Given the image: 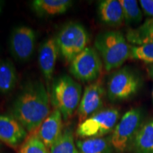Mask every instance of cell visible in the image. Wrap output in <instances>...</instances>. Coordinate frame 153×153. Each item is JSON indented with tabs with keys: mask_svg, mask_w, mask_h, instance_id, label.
Listing matches in <instances>:
<instances>
[{
	"mask_svg": "<svg viewBox=\"0 0 153 153\" xmlns=\"http://www.w3.org/2000/svg\"><path fill=\"white\" fill-rule=\"evenodd\" d=\"M140 86L139 76L128 68L114 72L107 82V96L111 101L117 102L131 98Z\"/></svg>",
	"mask_w": 153,
	"mask_h": 153,
	"instance_id": "obj_6",
	"label": "cell"
},
{
	"mask_svg": "<svg viewBox=\"0 0 153 153\" xmlns=\"http://www.w3.org/2000/svg\"><path fill=\"white\" fill-rule=\"evenodd\" d=\"M131 58L153 64V43L141 45H131Z\"/></svg>",
	"mask_w": 153,
	"mask_h": 153,
	"instance_id": "obj_23",
	"label": "cell"
},
{
	"mask_svg": "<svg viewBox=\"0 0 153 153\" xmlns=\"http://www.w3.org/2000/svg\"><path fill=\"white\" fill-rule=\"evenodd\" d=\"M142 111L133 108L122 116L116 126L110 138L113 148L118 153H123L135 138L141 127Z\"/></svg>",
	"mask_w": 153,
	"mask_h": 153,
	"instance_id": "obj_7",
	"label": "cell"
},
{
	"mask_svg": "<svg viewBox=\"0 0 153 153\" xmlns=\"http://www.w3.org/2000/svg\"><path fill=\"white\" fill-rule=\"evenodd\" d=\"M60 51L55 37L47 38L40 46L38 65L45 81L48 92H50L52 85L53 72Z\"/></svg>",
	"mask_w": 153,
	"mask_h": 153,
	"instance_id": "obj_11",
	"label": "cell"
},
{
	"mask_svg": "<svg viewBox=\"0 0 153 153\" xmlns=\"http://www.w3.org/2000/svg\"><path fill=\"white\" fill-rule=\"evenodd\" d=\"M73 4L70 0H34L33 10L40 16H53L65 13Z\"/></svg>",
	"mask_w": 153,
	"mask_h": 153,
	"instance_id": "obj_15",
	"label": "cell"
},
{
	"mask_svg": "<svg viewBox=\"0 0 153 153\" xmlns=\"http://www.w3.org/2000/svg\"><path fill=\"white\" fill-rule=\"evenodd\" d=\"M94 48L102 59L105 70L109 72L131 58V45L126 36L117 30H108L96 37Z\"/></svg>",
	"mask_w": 153,
	"mask_h": 153,
	"instance_id": "obj_2",
	"label": "cell"
},
{
	"mask_svg": "<svg viewBox=\"0 0 153 153\" xmlns=\"http://www.w3.org/2000/svg\"><path fill=\"white\" fill-rule=\"evenodd\" d=\"M102 68L103 62L97 50L87 46L70 63V72L80 82H94L98 80Z\"/></svg>",
	"mask_w": 153,
	"mask_h": 153,
	"instance_id": "obj_8",
	"label": "cell"
},
{
	"mask_svg": "<svg viewBox=\"0 0 153 153\" xmlns=\"http://www.w3.org/2000/svg\"><path fill=\"white\" fill-rule=\"evenodd\" d=\"M62 116L58 110L54 109L45 118L36 135L41 140L48 149L51 148L60 137L63 131Z\"/></svg>",
	"mask_w": 153,
	"mask_h": 153,
	"instance_id": "obj_13",
	"label": "cell"
},
{
	"mask_svg": "<svg viewBox=\"0 0 153 153\" xmlns=\"http://www.w3.org/2000/svg\"><path fill=\"white\" fill-rule=\"evenodd\" d=\"M48 150L36 134H30L22 144L19 153H49Z\"/></svg>",
	"mask_w": 153,
	"mask_h": 153,
	"instance_id": "obj_22",
	"label": "cell"
},
{
	"mask_svg": "<svg viewBox=\"0 0 153 153\" xmlns=\"http://www.w3.org/2000/svg\"><path fill=\"white\" fill-rule=\"evenodd\" d=\"M105 94V89L99 79L86 87L77 108L79 123L101 110Z\"/></svg>",
	"mask_w": 153,
	"mask_h": 153,
	"instance_id": "obj_10",
	"label": "cell"
},
{
	"mask_svg": "<svg viewBox=\"0 0 153 153\" xmlns=\"http://www.w3.org/2000/svg\"><path fill=\"white\" fill-rule=\"evenodd\" d=\"M55 38L60 54L68 63H71L87 47L89 41L87 30L76 22L68 23L62 26Z\"/></svg>",
	"mask_w": 153,
	"mask_h": 153,
	"instance_id": "obj_4",
	"label": "cell"
},
{
	"mask_svg": "<svg viewBox=\"0 0 153 153\" xmlns=\"http://www.w3.org/2000/svg\"><path fill=\"white\" fill-rule=\"evenodd\" d=\"M126 38L134 45L153 43V18L147 20L138 27L128 30Z\"/></svg>",
	"mask_w": 153,
	"mask_h": 153,
	"instance_id": "obj_18",
	"label": "cell"
},
{
	"mask_svg": "<svg viewBox=\"0 0 153 153\" xmlns=\"http://www.w3.org/2000/svg\"><path fill=\"white\" fill-rule=\"evenodd\" d=\"M148 73L151 76V78L153 79V64H150V65L148 68Z\"/></svg>",
	"mask_w": 153,
	"mask_h": 153,
	"instance_id": "obj_25",
	"label": "cell"
},
{
	"mask_svg": "<svg viewBox=\"0 0 153 153\" xmlns=\"http://www.w3.org/2000/svg\"><path fill=\"white\" fill-rule=\"evenodd\" d=\"M50 153H79L71 128L63 129L60 137L50 148Z\"/></svg>",
	"mask_w": 153,
	"mask_h": 153,
	"instance_id": "obj_20",
	"label": "cell"
},
{
	"mask_svg": "<svg viewBox=\"0 0 153 153\" xmlns=\"http://www.w3.org/2000/svg\"><path fill=\"white\" fill-rule=\"evenodd\" d=\"M123 9L124 20L128 25L138 24L143 19V12L135 0H119Z\"/></svg>",
	"mask_w": 153,
	"mask_h": 153,
	"instance_id": "obj_21",
	"label": "cell"
},
{
	"mask_svg": "<svg viewBox=\"0 0 153 153\" xmlns=\"http://www.w3.org/2000/svg\"><path fill=\"white\" fill-rule=\"evenodd\" d=\"M152 100H153V89H152Z\"/></svg>",
	"mask_w": 153,
	"mask_h": 153,
	"instance_id": "obj_27",
	"label": "cell"
},
{
	"mask_svg": "<svg viewBox=\"0 0 153 153\" xmlns=\"http://www.w3.org/2000/svg\"><path fill=\"white\" fill-rule=\"evenodd\" d=\"M49 92L40 80L28 82L11 106V116L28 133L36 134L40 126L51 114Z\"/></svg>",
	"mask_w": 153,
	"mask_h": 153,
	"instance_id": "obj_1",
	"label": "cell"
},
{
	"mask_svg": "<svg viewBox=\"0 0 153 153\" xmlns=\"http://www.w3.org/2000/svg\"><path fill=\"white\" fill-rule=\"evenodd\" d=\"M133 144L135 153H153V119L141 126Z\"/></svg>",
	"mask_w": 153,
	"mask_h": 153,
	"instance_id": "obj_16",
	"label": "cell"
},
{
	"mask_svg": "<svg viewBox=\"0 0 153 153\" xmlns=\"http://www.w3.org/2000/svg\"><path fill=\"white\" fill-rule=\"evenodd\" d=\"M28 137V131L14 117L0 114V141L16 148Z\"/></svg>",
	"mask_w": 153,
	"mask_h": 153,
	"instance_id": "obj_12",
	"label": "cell"
},
{
	"mask_svg": "<svg viewBox=\"0 0 153 153\" xmlns=\"http://www.w3.org/2000/svg\"><path fill=\"white\" fill-rule=\"evenodd\" d=\"M1 5H2V4H1V1H0V12L1 11Z\"/></svg>",
	"mask_w": 153,
	"mask_h": 153,
	"instance_id": "obj_26",
	"label": "cell"
},
{
	"mask_svg": "<svg viewBox=\"0 0 153 153\" xmlns=\"http://www.w3.org/2000/svg\"><path fill=\"white\" fill-rule=\"evenodd\" d=\"M18 81L16 68L9 59L0 60V92L7 94L12 91Z\"/></svg>",
	"mask_w": 153,
	"mask_h": 153,
	"instance_id": "obj_17",
	"label": "cell"
},
{
	"mask_svg": "<svg viewBox=\"0 0 153 153\" xmlns=\"http://www.w3.org/2000/svg\"><path fill=\"white\" fill-rule=\"evenodd\" d=\"M139 3L144 14L153 18V0H140Z\"/></svg>",
	"mask_w": 153,
	"mask_h": 153,
	"instance_id": "obj_24",
	"label": "cell"
},
{
	"mask_svg": "<svg viewBox=\"0 0 153 153\" xmlns=\"http://www.w3.org/2000/svg\"><path fill=\"white\" fill-rule=\"evenodd\" d=\"M79 153H112L109 138H88L76 141Z\"/></svg>",
	"mask_w": 153,
	"mask_h": 153,
	"instance_id": "obj_19",
	"label": "cell"
},
{
	"mask_svg": "<svg viewBox=\"0 0 153 153\" xmlns=\"http://www.w3.org/2000/svg\"><path fill=\"white\" fill-rule=\"evenodd\" d=\"M36 41V32L27 26L14 28L9 38V50L13 57L19 62L28 61L33 54Z\"/></svg>",
	"mask_w": 153,
	"mask_h": 153,
	"instance_id": "obj_9",
	"label": "cell"
},
{
	"mask_svg": "<svg viewBox=\"0 0 153 153\" xmlns=\"http://www.w3.org/2000/svg\"><path fill=\"white\" fill-rule=\"evenodd\" d=\"M97 10L101 22L108 26L118 27L125 22L121 4L117 0L99 1Z\"/></svg>",
	"mask_w": 153,
	"mask_h": 153,
	"instance_id": "obj_14",
	"label": "cell"
},
{
	"mask_svg": "<svg viewBox=\"0 0 153 153\" xmlns=\"http://www.w3.org/2000/svg\"><path fill=\"white\" fill-rule=\"evenodd\" d=\"M119 117V110L116 108L99 111L79 123L76 130V136L81 140L102 137L114 131Z\"/></svg>",
	"mask_w": 153,
	"mask_h": 153,
	"instance_id": "obj_5",
	"label": "cell"
},
{
	"mask_svg": "<svg viewBox=\"0 0 153 153\" xmlns=\"http://www.w3.org/2000/svg\"><path fill=\"white\" fill-rule=\"evenodd\" d=\"M51 104L54 109L62 114L67 120L79 107L82 97V86L69 75L59 76L53 80L50 89Z\"/></svg>",
	"mask_w": 153,
	"mask_h": 153,
	"instance_id": "obj_3",
	"label": "cell"
}]
</instances>
